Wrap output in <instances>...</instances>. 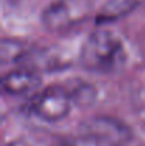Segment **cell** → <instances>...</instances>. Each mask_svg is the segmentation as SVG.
Here are the masks:
<instances>
[{
    "label": "cell",
    "instance_id": "6da1fadb",
    "mask_svg": "<svg viewBox=\"0 0 145 146\" xmlns=\"http://www.w3.org/2000/svg\"><path fill=\"white\" fill-rule=\"evenodd\" d=\"M125 50L121 40L108 30H96L84 41L80 62L87 71L114 72L125 62Z\"/></svg>",
    "mask_w": 145,
    "mask_h": 146
},
{
    "label": "cell",
    "instance_id": "7a4b0ae2",
    "mask_svg": "<svg viewBox=\"0 0 145 146\" xmlns=\"http://www.w3.org/2000/svg\"><path fill=\"white\" fill-rule=\"evenodd\" d=\"M78 135L96 139L107 146H124L132 139V131L121 121L111 116H94L86 119Z\"/></svg>",
    "mask_w": 145,
    "mask_h": 146
},
{
    "label": "cell",
    "instance_id": "3957f363",
    "mask_svg": "<svg viewBox=\"0 0 145 146\" xmlns=\"http://www.w3.org/2000/svg\"><path fill=\"white\" fill-rule=\"evenodd\" d=\"M71 106L73 101L65 87L53 85L33 99L31 112L41 121L58 122L70 113Z\"/></svg>",
    "mask_w": 145,
    "mask_h": 146
},
{
    "label": "cell",
    "instance_id": "277c9868",
    "mask_svg": "<svg viewBox=\"0 0 145 146\" xmlns=\"http://www.w3.org/2000/svg\"><path fill=\"white\" fill-rule=\"evenodd\" d=\"M41 85V77L34 70H19L1 78V90L9 95H24Z\"/></svg>",
    "mask_w": 145,
    "mask_h": 146
},
{
    "label": "cell",
    "instance_id": "5b68a950",
    "mask_svg": "<svg viewBox=\"0 0 145 146\" xmlns=\"http://www.w3.org/2000/svg\"><path fill=\"white\" fill-rule=\"evenodd\" d=\"M140 4H145V0H108L101 9L97 23L101 24L120 20L134 11Z\"/></svg>",
    "mask_w": 145,
    "mask_h": 146
},
{
    "label": "cell",
    "instance_id": "8992f818",
    "mask_svg": "<svg viewBox=\"0 0 145 146\" xmlns=\"http://www.w3.org/2000/svg\"><path fill=\"white\" fill-rule=\"evenodd\" d=\"M65 90L68 91L73 104L78 105V106H88L97 98L96 88L93 85L87 84V82H83V81H76L70 87L67 85Z\"/></svg>",
    "mask_w": 145,
    "mask_h": 146
},
{
    "label": "cell",
    "instance_id": "52a82bcc",
    "mask_svg": "<svg viewBox=\"0 0 145 146\" xmlns=\"http://www.w3.org/2000/svg\"><path fill=\"white\" fill-rule=\"evenodd\" d=\"M70 20L68 9L64 3H55L44 11V23L51 29H60Z\"/></svg>",
    "mask_w": 145,
    "mask_h": 146
},
{
    "label": "cell",
    "instance_id": "ba28073f",
    "mask_svg": "<svg viewBox=\"0 0 145 146\" xmlns=\"http://www.w3.org/2000/svg\"><path fill=\"white\" fill-rule=\"evenodd\" d=\"M0 57L3 64L20 61L23 58V46L11 40H3L0 47Z\"/></svg>",
    "mask_w": 145,
    "mask_h": 146
},
{
    "label": "cell",
    "instance_id": "9c48e42d",
    "mask_svg": "<svg viewBox=\"0 0 145 146\" xmlns=\"http://www.w3.org/2000/svg\"><path fill=\"white\" fill-rule=\"evenodd\" d=\"M63 146H107V145L98 142L96 139H91V138L78 135V136L65 139V141L63 142Z\"/></svg>",
    "mask_w": 145,
    "mask_h": 146
},
{
    "label": "cell",
    "instance_id": "30bf717a",
    "mask_svg": "<svg viewBox=\"0 0 145 146\" xmlns=\"http://www.w3.org/2000/svg\"><path fill=\"white\" fill-rule=\"evenodd\" d=\"M9 146H50L48 143L34 139V138H19L16 141H13Z\"/></svg>",
    "mask_w": 145,
    "mask_h": 146
}]
</instances>
